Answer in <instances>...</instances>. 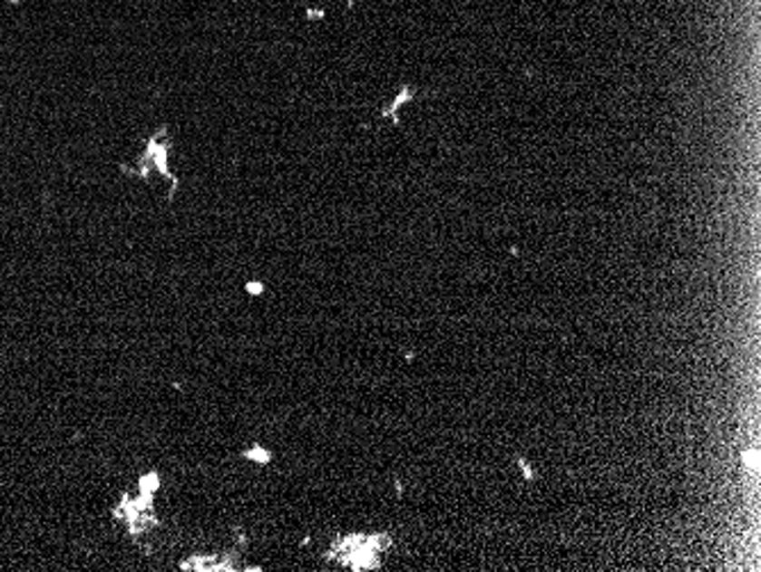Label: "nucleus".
I'll use <instances>...</instances> for the list:
<instances>
[{"label":"nucleus","mask_w":761,"mask_h":572,"mask_svg":"<svg viewBox=\"0 0 761 572\" xmlns=\"http://www.w3.org/2000/svg\"><path fill=\"white\" fill-rule=\"evenodd\" d=\"M388 545L390 538L385 534H349L340 536L327 557L333 561H340L342 566L351 567V570H376L381 566V552Z\"/></svg>","instance_id":"obj_1"},{"label":"nucleus","mask_w":761,"mask_h":572,"mask_svg":"<svg viewBox=\"0 0 761 572\" xmlns=\"http://www.w3.org/2000/svg\"><path fill=\"white\" fill-rule=\"evenodd\" d=\"M242 459L251 461V463H258V465H267V463H271V459H274V456H271V451L265 450L260 442H256V445L242 451Z\"/></svg>","instance_id":"obj_4"},{"label":"nucleus","mask_w":761,"mask_h":572,"mask_svg":"<svg viewBox=\"0 0 761 572\" xmlns=\"http://www.w3.org/2000/svg\"><path fill=\"white\" fill-rule=\"evenodd\" d=\"M244 290H247L251 296H260L262 292H265V283H260V281H249L247 286H244Z\"/></svg>","instance_id":"obj_6"},{"label":"nucleus","mask_w":761,"mask_h":572,"mask_svg":"<svg viewBox=\"0 0 761 572\" xmlns=\"http://www.w3.org/2000/svg\"><path fill=\"white\" fill-rule=\"evenodd\" d=\"M112 520L126 527L128 536L135 540L141 534H149L151 529L160 527V518L155 516V493L140 490L137 498H128V493H123L117 507L112 509Z\"/></svg>","instance_id":"obj_2"},{"label":"nucleus","mask_w":761,"mask_h":572,"mask_svg":"<svg viewBox=\"0 0 761 572\" xmlns=\"http://www.w3.org/2000/svg\"><path fill=\"white\" fill-rule=\"evenodd\" d=\"M180 570H197V572H217V570H238L235 561L221 557V554H192L190 558L178 563Z\"/></svg>","instance_id":"obj_3"},{"label":"nucleus","mask_w":761,"mask_h":572,"mask_svg":"<svg viewBox=\"0 0 761 572\" xmlns=\"http://www.w3.org/2000/svg\"><path fill=\"white\" fill-rule=\"evenodd\" d=\"M137 486H140V490H149V493H158L160 488H162V477H160L158 470H151V472L141 474L140 481H137Z\"/></svg>","instance_id":"obj_5"}]
</instances>
